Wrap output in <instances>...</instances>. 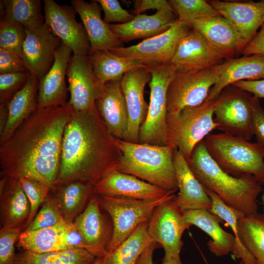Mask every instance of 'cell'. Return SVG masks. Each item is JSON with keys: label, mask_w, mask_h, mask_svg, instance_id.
Returning a JSON list of instances; mask_svg holds the SVG:
<instances>
[{"label": "cell", "mask_w": 264, "mask_h": 264, "mask_svg": "<svg viewBox=\"0 0 264 264\" xmlns=\"http://www.w3.org/2000/svg\"><path fill=\"white\" fill-rule=\"evenodd\" d=\"M225 60L198 31L191 28L180 40L171 63L176 71H198Z\"/></svg>", "instance_id": "18"}, {"label": "cell", "mask_w": 264, "mask_h": 264, "mask_svg": "<svg viewBox=\"0 0 264 264\" xmlns=\"http://www.w3.org/2000/svg\"><path fill=\"white\" fill-rule=\"evenodd\" d=\"M23 228L1 227L0 229V264H14L15 244L18 242Z\"/></svg>", "instance_id": "44"}, {"label": "cell", "mask_w": 264, "mask_h": 264, "mask_svg": "<svg viewBox=\"0 0 264 264\" xmlns=\"http://www.w3.org/2000/svg\"><path fill=\"white\" fill-rule=\"evenodd\" d=\"M258 98H264V79L255 81H240L232 84Z\"/></svg>", "instance_id": "50"}, {"label": "cell", "mask_w": 264, "mask_h": 264, "mask_svg": "<svg viewBox=\"0 0 264 264\" xmlns=\"http://www.w3.org/2000/svg\"><path fill=\"white\" fill-rule=\"evenodd\" d=\"M174 162L178 193L173 199L175 204L182 212L187 210H210L212 201L203 186L197 179L188 163L176 149H175Z\"/></svg>", "instance_id": "25"}, {"label": "cell", "mask_w": 264, "mask_h": 264, "mask_svg": "<svg viewBox=\"0 0 264 264\" xmlns=\"http://www.w3.org/2000/svg\"><path fill=\"white\" fill-rule=\"evenodd\" d=\"M215 99L187 107L176 115L167 114V145L177 149L188 161L196 146L217 129L213 119Z\"/></svg>", "instance_id": "6"}, {"label": "cell", "mask_w": 264, "mask_h": 264, "mask_svg": "<svg viewBox=\"0 0 264 264\" xmlns=\"http://www.w3.org/2000/svg\"><path fill=\"white\" fill-rule=\"evenodd\" d=\"M133 1L134 11L136 15L150 9L158 11L162 8L172 9L168 1L166 0H136Z\"/></svg>", "instance_id": "49"}, {"label": "cell", "mask_w": 264, "mask_h": 264, "mask_svg": "<svg viewBox=\"0 0 264 264\" xmlns=\"http://www.w3.org/2000/svg\"><path fill=\"white\" fill-rule=\"evenodd\" d=\"M30 205L29 218L23 226L24 230L31 223L39 208L49 196L51 187L36 179L29 178L18 179Z\"/></svg>", "instance_id": "40"}, {"label": "cell", "mask_w": 264, "mask_h": 264, "mask_svg": "<svg viewBox=\"0 0 264 264\" xmlns=\"http://www.w3.org/2000/svg\"><path fill=\"white\" fill-rule=\"evenodd\" d=\"M44 23L74 55H89L90 43L82 23L76 20L73 7L60 5L53 0H44Z\"/></svg>", "instance_id": "13"}, {"label": "cell", "mask_w": 264, "mask_h": 264, "mask_svg": "<svg viewBox=\"0 0 264 264\" xmlns=\"http://www.w3.org/2000/svg\"><path fill=\"white\" fill-rule=\"evenodd\" d=\"M240 54L243 56L252 55H264V23L258 32L244 47Z\"/></svg>", "instance_id": "48"}, {"label": "cell", "mask_w": 264, "mask_h": 264, "mask_svg": "<svg viewBox=\"0 0 264 264\" xmlns=\"http://www.w3.org/2000/svg\"><path fill=\"white\" fill-rule=\"evenodd\" d=\"M182 216L185 223L196 226L211 237L212 239L206 244L209 250L216 256L221 257L233 252L235 236L220 227L221 219L218 216L206 209L184 211Z\"/></svg>", "instance_id": "29"}, {"label": "cell", "mask_w": 264, "mask_h": 264, "mask_svg": "<svg viewBox=\"0 0 264 264\" xmlns=\"http://www.w3.org/2000/svg\"><path fill=\"white\" fill-rule=\"evenodd\" d=\"M30 75L28 71L0 74V103H8L24 86Z\"/></svg>", "instance_id": "43"}, {"label": "cell", "mask_w": 264, "mask_h": 264, "mask_svg": "<svg viewBox=\"0 0 264 264\" xmlns=\"http://www.w3.org/2000/svg\"><path fill=\"white\" fill-rule=\"evenodd\" d=\"M1 227L23 228L30 205L18 179L3 176L0 184Z\"/></svg>", "instance_id": "28"}, {"label": "cell", "mask_w": 264, "mask_h": 264, "mask_svg": "<svg viewBox=\"0 0 264 264\" xmlns=\"http://www.w3.org/2000/svg\"><path fill=\"white\" fill-rule=\"evenodd\" d=\"M94 264H105L103 258L96 257Z\"/></svg>", "instance_id": "53"}, {"label": "cell", "mask_w": 264, "mask_h": 264, "mask_svg": "<svg viewBox=\"0 0 264 264\" xmlns=\"http://www.w3.org/2000/svg\"><path fill=\"white\" fill-rule=\"evenodd\" d=\"M8 103H0V133L3 131L8 117Z\"/></svg>", "instance_id": "52"}, {"label": "cell", "mask_w": 264, "mask_h": 264, "mask_svg": "<svg viewBox=\"0 0 264 264\" xmlns=\"http://www.w3.org/2000/svg\"><path fill=\"white\" fill-rule=\"evenodd\" d=\"M72 222L64 219L52 227L34 231H22L17 246L22 250L43 253L70 249L67 230Z\"/></svg>", "instance_id": "31"}, {"label": "cell", "mask_w": 264, "mask_h": 264, "mask_svg": "<svg viewBox=\"0 0 264 264\" xmlns=\"http://www.w3.org/2000/svg\"><path fill=\"white\" fill-rule=\"evenodd\" d=\"M190 28L178 20L164 32L144 40L138 44L110 50L122 57L149 65L171 63L180 40Z\"/></svg>", "instance_id": "12"}, {"label": "cell", "mask_w": 264, "mask_h": 264, "mask_svg": "<svg viewBox=\"0 0 264 264\" xmlns=\"http://www.w3.org/2000/svg\"><path fill=\"white\" fill-rule=\"evenodd\" d=\"M73 111L68 102L38 109L0 145L2 176L34 179L51 187L59 174L63 134Z\"/></svg>", "instance_id": "1"}, {"label": "cell", "mask_w": 264, "mask_h": 264, "mask_svg": "<svg viewBox=\"0 0 264 264\" xmlns=\"http://www.w3.org/2000/svg\"><path fill=\"white\" fill-rule=\"evenodd\" d=\"M168 2L178 21L190 29L198 19L221 16L207 0H169Z\"/></svg>", "instance_id": "39"}, {"label": "cell", "mask_w": 264, "mask_h": 264, "mask_svg": "<svg viewBox=\"0 0 264 264\" xmlns=\"http://www.w3.org/2000/svg\"><path fill=\"white\" fill-rule=\"evenodd\" d=\"M94 76L101 86L115 80H121L128 71L137 67H147L138 60L118 56L110 51H97L89 55Z\"/></svg>", "instance_id": "33"}, {"label": "cell", "mask_w": 264, "mask_h": 264, "mask_svg": "<svg viewBox=\"0 0 264 264\" xmlns=\"http://www.w3.org/2000/svg\"><path fill=\"white\" fill-rule=\"evenodd\" d=\"M70 99L68 102L75 111L87 110L95 105L102 90L93 71L88 55L71 56L66 70Z\"/></svg>", "instance_id": "15"}, {"label": "cell", "mask_w": 264, "mask_h": 264, "mask_svg": "<svg viewBox=\"0 0 264 264\" xmlns=\"http://www.w3.org/2000/svg\"><path fill=\"white\" fill-rule=\"evenodd\" d=\"M156 243L153 242L144 251L138 259L136 264H154L153 253L156 247ZM162 264H176L174 259L168 255H165Z\"/></svg>", "instance_id": "51"}, {"label": "cell", "mask_w": 264, "mask_h": 264, "mask_svg": "<svg viewBox=\"0 0 264 264\" xmlns=\"http://www.w3.org/2000/svg\"><path fill=\"white\" fill-rule=\"evenodd\" d=\"M148 223L139 225L132 234L103 257L105 264H136L144 251L154 242L148 232Z\"/></svg>", "instance_id": "34"}, {"label": "cell", "mask_w": 264, "mask_h": 264, "mask_svg": "<svg viewBox=\"0 0 264 264\" xmlns=\"http://www.w3.org/2000/svg\"><path fill=\"white\" fill-rule=\"evenodd\" d=\"M98 197L93 194L84 211L75 219L73 224L96 257L103 258L112 237V226L100 210Z\"/></svg>", "instance_id": "20"}, {"label": "cell", "mask_w": 264, "mask_h": 264, "mask_svg": "<svg viewBox=\"0 0 264 264\" xmlns=\"http://www.w3.org/2000/svg\"><path fill=\"white\" fill-rule=\"evenodd\" d=\"M72 52L71 49L61 41L52 66L39 80L38 109L59 107L67 103L65 77Z\"/></svg>", "instance_id": "21"}, {"label": "cell", "mask_w": 264, "mask_h": 264, "mask_svg": "<svg viewBox=\"0 0 264 264\" xmlns=\"http://www.w3.org/2000/svg\"><path fill=\"white\" fill-rule=\"evenodd\" d=\"M192 28L199 32L224 60L240 54L245 45L232 25L221 16L198 19Z\"/></svg>", "instance_id": "23"}, {"label": "cell", "mask_w": 264, "mask_h": 264, "mask_svg": "<svg viewBox=\"0 0 264 264\" xmlns=\"http://www.w3.org/2000/svg\"><path fill=\"white\" fill-rule=\"evenodd\" d=\"M169 192L117 169L108 174L98 181L93 187L94 194L98 196L147 200L158 199Z\"/></svg>", "instance_id": "17"}, {"label": "cell", "mask_w": 264, "mask_h": 264, "mask_svg": "<svg viewBox=\"0 0 264 264\" xmlns=\"http://www.w3.org/2000/svg\"><path fill=\"white\" fill-rule=\"evenodd\" d=\"M151 74L150 102L147 117L141 126L138 143L167 145V93L176 69L171 63L148 66Z\"/></svg>", "instance_id": "7"}, {"label": "cell", "mask_w": 264, "mask_h": 264, "mask_svg": "<svg viewBox=\"0 0 264 264\" xmlns=\"http://www.w3.org/2000/svg\"><path fill=\"white\" fill-rule=\"evenodd\" d=\"M239 264H242V262H240Z\"/></svg>", "instance_id": "55"}, {"label": "cell", "mask_w": 264, "mask_h": 264, "mask_svg": "<svg viewBox=\"0 0 264 264\" xmlns=\"http://www.w3.org/2000/svg\"><path fill=\"white\" fill-rule=\"evenodd\" d=\"M151 80L148 67H137L127 71L120 81L129 119L125 141L138 143L140 128L146 119L149 107L144 99V88Z\"/></svg>", "instance_id": "14"}, {"label": "cell", "mask_w": 264, "mask_h": 264, "mask_svg": "<svg viewBox=\"0 0 264 264\" xmlns=\"http://www.w3.org/2000/svg\"><path fill=\"white\" fill-rule=\"evenodd\" d=\"M96 258L84 249L43 253L22 250L16 254L14 264H94Z\"/></svg>", "instance_id": "35"}, {"label": "cell", "mask_w": 264, "mask_h": 264, "mask_svg": "<svg viewBox=\"0 0 264 264\" xmlns=\"http://www.w3.org/2000/svg\"><path fill=\"white\" fill-rule=\"evenodd\" d=\"M219 79L218 65L198 71H176L167 93V114L202 104Z\"/></svg>", "instance_id": "10"}, {"label": "cell", "mask_w": 264, "mask_h": 264, "mask_svg": "<svg viewBox=\"0 0 264 264\" xmlns=\"http://www.w3.org/2000/svg\"><path fill=\"white\" fill-rule=\"evenodd\" d=\"M63 219L57 202L49 194L31 223L24 230L34 231L52 227Z\"/></svg>", "instance_id": "42"}, {"label": "cell", "mask_w": 264, "mask_h": 264, "mask_svg": "<svg viewBox=\"0 0 264 264\" xmlns=\"http://www.w3.org/2000/svg\"><path fill=\"white\" fill-rule=\"evenodd\" d=\"M218 67L219 79L211 89L207 101L216 99L224 88L237 82L264 79V55L229 59L218 65Z\"/></svg>", "instance_id": "27"}, {"label": "cell", "mask_w": 264, "mask_h": 264, "mask_svg": "<svg viewBox=\"0 0 264 264\" xmlns=\"http://www.w3.org/2000/svg\"><path fill=\"white\" fill-rule=\"evenodd\" d=\"M85 29L90 45V54L97 51H110L123 46L122 43L101 17L102 8L95 0L90 2L82 0H71Z\"/></svg>", "instance_id": "22"}, {"label": "cell", "mask_w": 264, "mask_h": 264, "mask_svg": "<svg viewBox=\"0 0 264 264\" xmlns=\"http://www.w3.org/2000/svg\"><path fill=\"white\" fill-rule=\"evenodd\" d=\"M121 80H112L105 84L95 104L109 132L113 137L123 140L129 119Z\"/></svg>", "instance_id": "24"}, {"label": "cell", "mask_w": 264, "mask_h": 264, "mask_svg": "<svg viewBox=\"0 0 264 264\" xmlns=\"http://www.w3.org/2000/svg\"><path fill=\"white\" fill-rule=\"evenodd\" d=\"M121 154L96 104L86 110H73L64 130L60 172L53 185L75 181L94 185L116 169Z\"/></svg>", "instance_id": "2"}, {"label": "cell", "mask_w": 264, "mask_h": 264, "mask_svg": "<svg viewBox=\"0 0 264 264\" xmlns=\"http://www.w3.org/2000/svg\"><path fill=\"white\" fill-rule=\"evenodd\" d=\"M208 1L232 25L245 45L264 23V0Z\"/></svg>", "instance_id": "19"}, {"label": "cell", "mask_w": 264, "mask_h": 264, "mask_svg": "<svg viewBox=\"0 0 264 264\" xmlns=\"http://www.w3.org/2000/svg\"><path fill=\"white\" fill-rule=\"evenodd\" d=\"M187 162L203 187L228 206L246 216L258 213L256 200L263 188L253 176L235 177L226 173L210 156L203 140L196 145Z\"/></svg>", "instance_id": "3"}, {"label": "cell", "mask_w": 264, "mask_h": 264, "mask_svg": "<svg viewBox=\"0 0 264 264\" xmlns=\"http://www.w3.org/2000/svg\"><path fill=\"white\" fill-rule=\"evenodd\" d=\"M238 234L247 250L256 260L257 264H264V216L257 213L242 216L238 221Z\"/></svg>", "instance_id": "37"}, {"label": "cell", "mask_w": 264, "mask_h": 264, "mask_svg": "<svg viewBox=\"0 0 264 264\" xmlns=\"http://www.w3.org/2000/svg\"><path fill=\"white\" fill-rule=\"evenodd\" d=\"M93 187L89 183L75 181L52 186L50 195L57 202L64 219L73 222L93 195Z\"/></svg>", "instance_id": "32"}, {"label": "cell", "mask_w": 264, "mask_h": 264, "mask_svg": "<svg viewBox=\"0 0 264 264\" xmlns=\"http://www.w3.org/2000/svg\"><path fill=\"white\" fill-rule=\"evenodd\" d=\"M28 71L22 57L0 48V74Z\"/></svg>", "instance_id": "47"}, {"label": "cell", "mask_w": 264, "mask_h": 264, "mask_svg": "<svg viewBox=\"0 0 264 264\" xmlns=\"http://www.w3.org/2000/svg\"><path fill=\"white\" fill-rule=\"evenodd\" d=\"M174 199L156 207L148 223V232L154 242L163 248L165 255L170 256L176 264H182L181 237L190 225L184 222L182 211L175 204Z\"/></svg>", "instance_id": "11"}, {"label": "cell", "mask_w": 264, "mask_h": 264, "mask_svg": "<svg viewBox=\"0 0 264 264\" xmlns=\"http://www.w3.org/2000/svg\"><path fill=\"white\" fill-rule=\"evenodd\" d=\"M175 192H169L162 198L153 200L97 196L101 208L109 214L112 221V235L107 253L117 247L141 223L148 222L156 207L174 199Z\"/></svg>", "instance_id": "8"}, {"label": "cell", "mask_w": 264, "mask_h": 264, "mask_svg": "<svg viewBox=\"0 0 264 264\" xmlns=\"http://www.w3.org/2000/svg\"><path fill=\"white\" fill-rule=\"evenodd\" d=\"M26 35V29L21 24L3 19L0 20V48L22 57V47Z\"/></svg>", "instance_id": "41"}, {"label": "cell", "mask_w": 264, "mask_h": 264, "mask_svg": "<svg viewBox=\"0 0 264 264\" xmlns=\"http://www.w3.org/2000/svg\"><path fill=\"white\" fill-rule=\"evenodd\" d=\"M39 80L31 74L24 86L8 103L5 127L0 133V145L8 140L15 131L37 109Z\"/></svg>", "instance_id": "30"}, {"label": "cell", "mask_w": 264, "mask_h": 264, "mask_svg": "<svg viewBox=\"0 0 264 264\" xmlns=\"http://www.w3.org/2000/svg\"><path fill=\"white\" fill-rule=\"evenodd\" d=\"M114 141L122 154L117 170L168 192L178 190L174 162L175 149L172 146L135 143L114 137Z\"/></svg>", "instance_id": "4"}, {"label": "cell", "mask_w": 264, "mask_h": 264, "mask_svg": "<svg viewBox=\"0 0 264 264\" xmlns=\"http://www.w3.org/2000/svg\"><path fill=\"white\" fill-rule=\"evenodd\" d=\"M251 94L231 85L215 99L214 115L217 129L222 132L249 140L252 128Z\"/></svg>", "instance_id": "9"}, {"label": "cell", "mask_w": 264, "mask_h": 264, "mask_svg": "<svg viewBox=\"0 0 264 264\" xmlns=\"http://www.w3.org/2000/svg\"><path fill=\"white\" fill-rule=\"evenodd\" d=\"M2 18L30 29L44 23L40 0H4L0 2Z\"/></svg>", "instance_id": "36"}, {"label": "cell", "mask_w": 264, "mask_h": 264, "mask_svg": "<svg viewBox=\"0 0 264 264\" xmlns=\"http://www.w3.org/2000/svg\"><path fill=\"white\" fill-rule=\"evenodd\" d=\"M262 200H263V204L264 205V190L263 195L262 197ZM263 215L264 216V214H263Z\"/></svg>", "instance_id": "54"}, {"label": "cell", "mask_w": 264, "mask_h": 264, "mask_svg": "<svg viewBox=\"0 0 264 264\" xmlns=\"http://www.w3.org/2000/svg\"><path fill=\"white\" fill-rule=\"evenodd\" d=\"M26 33L22 58L26 69L40 80L52 66L61 41L45 23Z\"/></svg>", "instance_id": "16"}, {"label": "cell", "mask_w": 264, "mask_h": 264, "mask_svg": "<svg viewBox=\"0 0 264 264\" xmlns=\"http://www.w3.org/2000/svg\"><path fill=\"white\" fill-rule=\"evenodd\" d=\"M212 159L235 177L253 176L264 185V148L257 143L222 132L208 134L203 140Z\"/></svg>", "instance_id": "5"}, {"label": "cell", "mask_w": 264, "mask_h": 264, "mask_svg": "<svg viewBox=\"0 0 264 264\" xmlns=\"http://www.w3.org/2000/svg\"><path fill=\"white\" fill-rule=\"evenodd\" d=\"M100 5L104 13V22L107 24L110 22L126 23L134 18L126 10L123 9L117 0H95Z\"/></svg>", "instance_id": "45"}, {"label": "cell", "mask_w": 264, "mask_h": 264, "mask_svg": "<svg viewBox=\"0 0 264 264\" xmlns=\"http://www.w3.org/2000/svg\"><path fill=\"white\" fill-rule=\"evenodd\" d=\"M252 128L257 143L264 148V109L259 99L253 96L252 99Z\"/></svg>", "instance_id": "46"}, {"label": "cell", "mask_w": 264, "mask_h": 264, "mask_svg": "<svg viewBox=\"0 0 264 264\" xmlns=\"http://www.w3.org/2000/svg\"><path fill=\"white\" fill-rule=\"evenodd\" d=\"M203 188L212 201V207L209 211L224 220L229 225L235 236V245L232 252L233 256L237 259H241L242 264H257L256 259L242 243L238 234L239 218L244 215L228 206L214 192Z\"/></svg>", "instance_id": "38"}, {"label": "cell", "mask_w": 264, "mask_h": 264, "mask_svg": "<svg viewBox=\"0 0 264 264\" xmlns=\"http://www.w3.org/2000/svg\"><path fill=\"white\" fill-rule=\"evenodd\" d=\"M177 20L172 9L162 8L152 15H136L131 21L126 23L109 25L122 43L129 42L160 34L169 29Z\"/></svg>", "instance_id": "26"}]
</instances>
